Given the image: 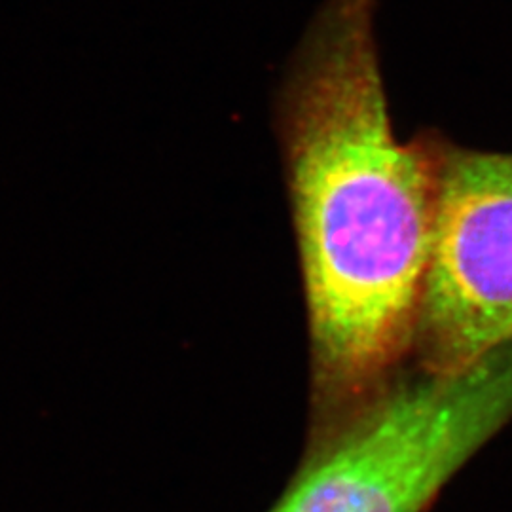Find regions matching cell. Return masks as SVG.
<instances>
[{
  "label": "cell",
  "instance_id": "1",
  "mask_svg": "<svg viewBox=\"0 0 512 512\" xmlns=\"http://www.w3.org/2000/svg\"><path fill=\"white\" fill-rule=\"evenodd\" d=\"M376 0H327L277 101L315 399L342 421L412 348L437 217L433 133L395 137Z\"/></svg>",
  "mask_w": 512,
  "mask_h": 512
},
{
  "label": "cell",
  "instance_id": "2",
  "mask_svg": "<svg viewBox=\"0 0 512 512\" xmlns=\"http://www.w3.org/2000/svg\"><path fill=\"white\" fill-rule=\"evenodd\" d=\"M512 420V340L454 374L384 385L325 431L270 512H423Z\"/></svg>",
  "mask_w": 512,
  "mask_h": 512
},
{
  "label": "cell",
  "instance_id": "3",
  "mask_svg": "<svg viewBox=\"0 0 512 512\" xmlns=\"http://www.w3.org/2000/svg\"><path fill=\"white\" fill-rule=\"evenodd\" d=\"M437 217L412 348L454 374L512 340V152L433 133Z\"/></svg>",
  "mask_w": 512,
  "mask_h": 512
}]
</instances>
